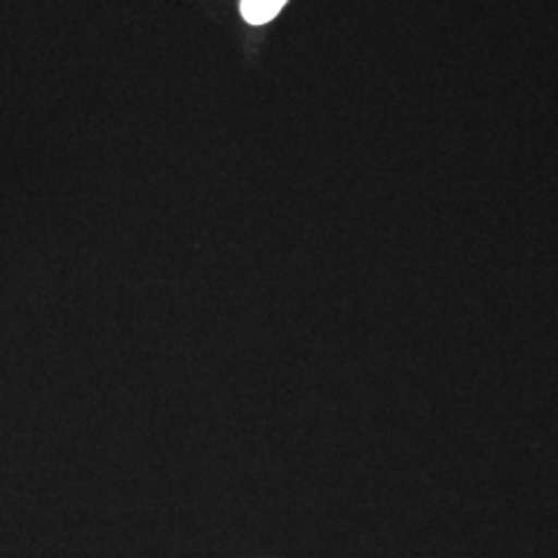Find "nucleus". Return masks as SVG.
<instances>
[{
	"label": "nucleus",
	"instance_id": "1",
	"mask_svg": "<svg viewBox=\"0 0 558 558\" xmlns=\"http://www.w3.org/2000/svg\"><path fill=\"white\" fill-rule=\"evenodd\" d=\"M288 0H242L240 13L251 25H265L276 20Z\"/></svg>",
	"mask_w": 558,
	"mask_h": 558
}]
</instances>
